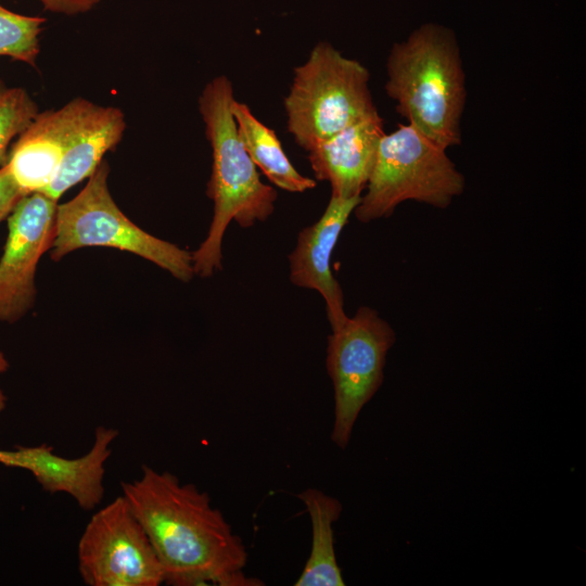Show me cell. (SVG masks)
I'll return each mask as SVG.
<instances>
[{
  "label": "cell",
  "instance_id": "cell-21",
  "mask_svg": "<svg viewBox=\"0 0 586 586\" xmlns=\"http://www.w3.org/2000/svg\"><path fill=\"white\" fill-rule=\"evenodd\" d=\"M10 367V364L5 357V355L0 351V375L4 373ZM8 403V398L0 387V413L5 409Z\"/></svg>",
  "mask_w": 586,
  "mask_h": 586
},
{
  "label": "cell",
  "instance_id": "cell-7",
  "mask_svg": "<svg viewBox=\"0 0 586 586\" xmlns=\"http://www.w3.org/2000/svg\"><path fill=\"white\" fill-rule=\"evenodd\" d=\"M395 341L390 323L367 306L328 336L326 367L334 392L331 441L341 449L348 446L360 411L382 385Z\"/></svg>",
  "mask_w": 586,
  "mask_h": 586
},
{
  "label": "cell",
  "instance_id": "cell-20",
  "mask_svg": "<svg viewBox=\"0 0 586 586\" xmlns=\"http://www.w3.org/2000/svg\"><path fill=\"white\" fill-rule=\"evenodd\" d=\"M43 8L53 13L76 15L97 7L101 0H39Z\"/></svg>",
  "mask_w": 586,
  "mask_h": 586
},
{
  "label": "cell",
  "instance_id": "cell-14",
  "mask_svg": "<svg viewBox=\"0 0 586 586\" xmlns=\"http://www.w3.org/2000/svg\"><path fill=\"white\" fill-rule=\"evenodd\" d=\"M126 130L125 115L115 106L91 102L71 150L63 157L51 183L41 192L58 201L64 192L88 178L113 151Z\"/></svg>",
  "mask_w": 586,
  "mask_h": 586
},
{
  "label": "cell",
  "instance_id": "cell-4",
  "mask_svg": "<svg viewBox=\"0 0 586 586\" xmlns=\"http://www.w3.org/2000/svg\"><path fill=\"white\" fill-rule=\"evenodd\" d=\"M369 72L321 41L294 68L283 104L288 130L309 151L343 128L378 113L369 89Z\"/></svg>",
  "mask_w": 586,
  "mask_h": 586
},
{
  "label": "cell",
  "instance_id": "cell-22",
  "mask_svg": "<svg viewBox=\"0 0 586 586\" xmlns=\"http://www.w3.org/2000/svg\"><path fill=\"white\" fill-rule=\"evenodd\" d=\"M11 451L0 449V463L10 467Z\"/></svg>",
  "mask_w": 586,
  "mask_h": 586
},
{
  "label": "cell",
  "instance_id": "cell-16",
  "mask_svg": "<svg viewBox=\"0 0 586 586\" xmlns=\"http://www.w3.org/2000/svg\"><path fill=\"white\" fill-rule=\"evenodd\" d=\"M231 114L247 154L272 184L293 193L316 187L314 179L303 176L293 166L277 133L263 124L245 103L234 99Z\"/></svg>",
  "mask_w": 586,
  "mask_h": 586
},
{
  "label": "cell",
  "instance_id": "cell-15",
  "mask_svg": "<svg viewBox=\"0 0 586 586\" xmlns=\"http://www.w3.org/2000/svg\"><path fill=\"white\" fill-rule=\"evenodd\" d=\"M310 518L311 547L295 586H344L334 548L333 524L342 513L339 499L317 488L297 494Z\"/></svg>",
  "mask_w": 586,
  "mask_h": 586
},
{
  "label": "cell",
  "instance_id": "cell-10",
  "mask_svg": "<svg viewBox=\"0 0 586 586\" xmlns=\"http://www.w3.org/2000/svg\"><path fill=\"white\" fill-rule=\"evenodd\" d=\"M91 101L75 98L56 110L39 112L11 146L5 164L25 193L43 192L71 150Z\"/></svg>",
  "mask_w": 586,
  "mask_h": 586
},
{
  "label": "cell",
  "instance_id": "cell-12",
  "mask_svg": "<svg viewBox=\"0 0 586 586\" xmlns=\"http://www.w3.org/2000/svg\"><path fill=\"white\" fill-rule=\"evenodd\" d=\"M359 201L360 196L345 199L331 195L319 220L300 232L289 255L291 282L322 295L332 330L340 328L347 316L342 289L331 271V255Z\"/></svg>",
  "mask_w": 586,
  "mask_h": 586
},
{
  "label": "cell",
  "instance_id": "cell-17",
  "mask_svg": "<svg viewBox=\"0 0 586 586\" xmlns=\"http://www.w3.org/2000/svg\"><path fill=\"white\" fill-rule=\"evenodd\" d=\"M46 21L41 16L15 13L0 4V56L35 66Z\"/></svg>",
  "mask_w": 586,
  "mask_h": 586
},
{
  "label": "cell",
  "instance_id": "cell-5",
  "mask_svg": "<svg viewBox=\"0 0 586 586\" xmlns=\"http://www.w3.org/2000/svg\"><path fill=\"white\" fill-rule=\"evenodd\" d=\"M466 179L446 149L411 125H399L380 140L377 160L354 211L364 224L390 217L405 201L448 207L462 194Z\"/></svg>",
  "mask_w": 586,
  "mask_h": 586
},
{
  "label": "cell",
  "instance_id": "cell-2",
  "mask_svg": "<svg viewBox=\"0 0 586 586\" xmlns=\"http://www.w3.org/2000/svg\"><path fill=\"white\" fill-rule=\"evenodd\" d=\"M386 94L409 125L437 145L462 142L466 75L455 31L426 22L395 42L386 60Z\"/></svg>",
  "mask_w": 586,
  "mask_h": 586
},
{
  "label": "cell",
  "instance_id": "cell-13",
  "mask_svg": "<svg viewBox=\"0 0 586 586\" xmlns=\"http://www.w3.org/2000/svg\"><path fill=\"white\" fill-rule=\"evenodd\" d=\"M384 133L383 119L377 113L321 141L308 151L316 179L329 181L333 196H361Z\"/></svg>",
  "mask_w": 586,
  "mask_h": 586
},
{
  "label": "cell",
  "instance_id": "cell-1",
  "mask_svg": "<svg viewBox=\"0 0 586 586\" xmlns=\"http://www.w3.org/2000/svg\"><path fill=\"white\" fill-rule=\"evenodd\" d=\"M122 495L144 528L171 586H257L243 569L247 551L211 497L168 471L146 464Z\"/></svg>",
  "mask_w": 586,
  "mask_h": 586
},
{
  "label": "cell",
  "instance_id": "cell-8",
  "mask_svg": "<svg viewBox=\"0 0 586 586\" xmlns=\"http://www.w3.org/2000/svg\"><path fill=\"white\" fill-rule=\"evenodd\" d=\"M78 570L88 586H158L164 573L152 544L123 495L102 507L78 542Z\"/></svg>",
  "mask_w": 586,
  "mask_h": 586
},
{
  "label": "cell",
  "instance_id": "cell-18",
  "mask_svg": "<svg viewBox=\"0 0 586 586\" xmlns=\"http://www.w3.org/2000/svg\"><path fill=\"white\" fill-rule=\"evenodd\" d=\"M39 113L31 95L21 87H10L0 79V166L5 164L13 139Z\"/></svg>",
  "mask_w": 586,
  "mask_h": 586
},
{
  "label": "cell",
  "instance_id": "cell-3",
  "mask_svg": "<svg viewBox=\"0 0 586 586\" xmlns=\"http://www.w3.org/2000/svg\"><path fill=\"white\" fill-rule=\"evenodd\" d=\"M232 82L220 75L199 98L205 136L212 148V175L206 194L214 212L208 233L192 253L194 275L207 278L221 270V243L231 220L243 228L265 221L275 211L277 191L260 180L231 114Z\"/></svg>",
  "mask_w": 586,
  "mask_h": 586
},
{
  "label": "cell",
  "instance_id": "cell-9",
  "mask_svg": "<svg viewBox=\"0 0 586 586\" xmlns=\"http://www.w3.org/2000/svg\"><path fill=\"white\" fill-rule=\"evenodd\" d=\"M56 202L41 192L28 193L8 216L0 259V321L20 320L35 303L36 269L52 245Z\"/></svg>",
  "mask_w": 586,
  "mask_h": 586
},
{
  "label": "cell",
  "instance_id": "cell-6",
  "mask_svg": "<svg viewBox=\"0 0 586 586\" xmlns=\"http://www.w3.org/2000/svg\"><path fill=\"white\" fill-rule=\"evenodd\" d=\"M110 166L102 161L82 190L56 206L51 258L87 246H109L130 252L188 282L194 276L192 253L158 239L132 222L114 202L107 178Z\"/></svg>",
  "mask_w": 586,
  "mask_h": 586
},
{
  "label": "cell",
  "instance_id": "cell-19",
  "mask_svg": "<svg viewBox=\"0 0 586 586\" xmlns=\"http://www.w3.org/2000/svg\"><path fill=\"white\" fill-rule=\"evenodd\" d=\"M24 195L25 193L13 179L8 165L0 166V221L10 215Z\"/></svg>",
  "mask_w": 586,
  "mask_h": 586
},
{
  "label": "cell",
  "instance_id": "cell-11",
  "mask_svg": "<svg viewBox=\"0 0 586 586\" xmlns=\"http://www.w3.org/2000/svg\"><path fill=\"white\" fill-rule=\"evenodd\" d=\"M118 430L97 426L91 448L77 458L53 453L48 444L16 446L12 449V468L33 474L48 493H65L84 510H93L104 497L105 463L112 455V444Z\"/></svg>",
  "mask_w": 586,
  "mask_h": 586
}]
</instances>
